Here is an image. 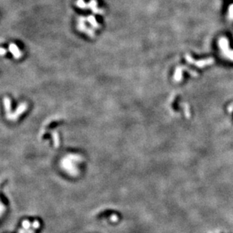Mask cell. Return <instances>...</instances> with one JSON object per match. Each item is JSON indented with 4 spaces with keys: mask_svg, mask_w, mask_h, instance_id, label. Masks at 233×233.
I'll use <instances>...</instances> for the list:
<instances>
[{
    "mask_svg": "<svg viewBox=\"0 0 233 233\" xmlns=\"http://www.w3.org/2000/svg\"><path fill=\"white\" fill-rule=\"evenodd\" d=\"M3 210H4V206H3L2 204H0V215L2 214Z\"/></svg>",
    "mask_w": 233,
    "mask_h": 233,
    "instance_id": "obj_2",
    "label": "cell"
},
{
    "mask_svg": "<svg viewBox=\"0 0 233 233\" xmlns=\"http://www.w3.org/2000/svg\"><path fill=\"white\" fill-rule=\"evenodd\" d=\"M23 227L19 231V233H33L34 229L39 227L38 222H34L33 224H31L29 221L23 222Z\"/></svg>",
    "mask_w": 233,
    "mask_h": 233,
    "instance_id": "obj_1",
    "label": "cell"
}]
</instances>
